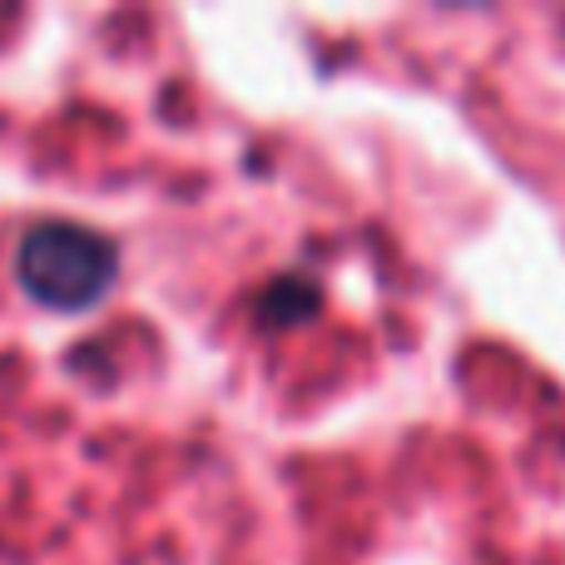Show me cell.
<instances>
[{
    "mask_svg": "<svg viewBox=\"0 0 565 565\" xmlns=\"http://www.w3.org/2000/svg\"><path fill=\"white\" fill-rule=\"evenodd\" d=\"M119 254L105 234L85 224H65V218H45V224L25 228L15 254L20 288L55 312H79L99 302L115 282Z\"/></svg>",
    "mask_w": 565,
    "mask_h": 565,
    "instance_id": "6da1fadb",
    "label": "cell"
}]
</instances>
